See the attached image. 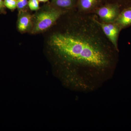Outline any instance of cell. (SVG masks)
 <instances>
[{
  "mask_svg": "<svg viewBox=\"0 0 131 131\" xmlns=\"http://www.w3.org/2000/svg\"><path fill=\"white\" fill-rule=\"evenodd\" d=\"M115 21L121 28L131 25V8L124 9L120 13Z\"/></svg>",
  "mask_w": 131,
  "mask_h": 131,
  "instance_id": "5b68a950",
  "label": "cell"
},
{
  "mask_svg": "<svg viewBox=\"0 0 131 131\" xmlns=\"http://www.w3.org/2000/svg\"><path fill=\"white\" fill-rule=\"evenodd\" d=\"M39 2H46L49 1V0H38Z\"/></svg>",
  "mask_w": 131,
  "mask_h": 131,
  "instance_id": "4fadbf2b",
  "label": "cell"
},
{
  "mask_svg": "<svg viewBox=\"0 0 131 131\" xmlns=\"http://www.w3.org/2000/svg\"><path fill=\"white\" fill-rule=\"evenodd\" d=\"M96 0H80V6L82 9L88 10L93 7Z\"/></svg>",
  "mask_w": 131,
  "mask_h": 131,
  "instance_id": "ba28073f",
  "label": "cell"
},
{
  "mask_svg": "<svg viewBox=\"0 0 131 131\" xmlns=\"http://www.w3.org/2000/svg\"><path fill=\"white\" fill-rule=\"evenodd\" d=\"M39 2L38 0H29L28 6L31 10L36 11L39 8Z\"/></svg>",
  "mask_w": 131,
  "mask_h": 131,
  "instance_id": "30bf717a",
  "label": "cell"
},
{
  "mask_svg": "<svg viewBox=\"0 0 131 131\" xmlns=\"http://www.w3.org/2000/svg\"><path fill=\"white\" fill-rule=\"evenodd\" d=\"M31 16L28 14H24L19 18L18 27L19 30L25 32L29 28L31 23Z\"/></svg>",
  "mask_w": 131,
  "mask_h": 131,
  "instance_id": "8992f818",
  "label": "cell"
},
{
  "mask_svg": "<svg viewBox=\"0 0 131 131\" xmlns=\"http://www.w3.org/2000/svg\"><path fill=\"white\" fill-rule=\"evenodd\" d=\"M52 1L58 7L62 8L70 7L73 3V0H52Z\"/></svg>",
  "mask_w": 131,
  "mask_h": 131,
  "instance_id": "52a82bcc",
  "label": "cell"
},
{
  "mask_svg": "<svg viewBox=\"0 0 131 131\" xmlns=\"http://www.w3.org/2000/svg\"><path fill=\"white\" fill-rule=\"evenodd\" d=\"M5 6L4 2L3 0H0V14H5Z\"/></svg>",
  "mask_w": 131,
  "mask_h": 131,
  "instance_id": "7c38bea8",
  "label": "cell"
},
{
  "mask_svg": "<svg viewBox=\"0 0 131 131\" xmlns=\"http://www.w3.org/2000/svg\"><path fill=\"white\" fill-rule=\"evenodd\" d=\"M17 8L19 11H23L28 6L27 0H17Z\"/></svg>",
  "mask_w": 131,
  "mask_h": 131,
  "instance_id": "8fae6325",
  "label": "cell"
},
{
  "mask_svg": "<svg viewBox=\"0 0 131 131\" xmlns=\"http://www.w3.org/2000/svg\"><path fill=\"white\" fill-rule=\"evenodd\" d=\"M62 12L58 9H50L40 12L37 15L32 33H36L50 27L61 16Z\"/></svg>",
  "mask_w": 131,
  "mask_h": 131,
  "instance_id": "7a4b0ae2",
  "label": "cell"
},
{
  "mask_svg": "<svg viewBox=\"0 0 131 131\" xmlns=\"http://www.w3.org/2000/svg\"><path fill=\"white\" fill-rule=\"evenodd\" d=\"M96 13L102 19L108 23L115 21L119 14L118 7L116 5H110L101 7Z\"/></svg>",
  "mask_w": 131,
  "mask_h": 131,
  "instance_id": "3957f363",
  "label": "cell"
},
{
  "mask_svg": "<svg viewBox=\"0 0 131 131\" xmlns=\"http://www.w3.org/2000/svg\"><path fill=\"white\" fill-rule=\"evenodd\" d=\"M83 18L74 31L52 35L49 42L51 47L69 63L92 68L107 67L111 61L109 40L94 18Z\"/></svg>",
  "mask_w": 131,
  "mask_h": 131,
  "instance_id": "6da1fadb",
  "label": "cell"
},
{
  "mask_svg": "<svg viewBox=\"0 0 131 131\" xmlns=\"http://www.w3.org/2000/svg\"><path fill=\"white\" fill-rule=\"evenodd\" d=\"M96 23L100 27L103 31V33L109 40L112 44L113 46L115 49L116 50L118 51V39L119 34L115 33L111 30L108 27L107 24L101 23L97 20L96 19H94Z\"/></svg>",
  "mask_w": 131,
  "mask_h": 131,
  "instance_id": "277c9868",
  "label": "cell"
},
{
  "mask_svg": "<svg viewBox=\"0 0 131 131\" xmlns=\"http://www.w3.org/2000/svg\"><path fill=\"white\" fill-rule=\"evenodd\" d=\"M5 6L10 10H13L17 7V0H4Z\"/></svg>",
  "mask_w": 131,
  "mask_h": 131,
  "instance_id": "9c48e42d",
  "label": "cell"
}]
</instances>
